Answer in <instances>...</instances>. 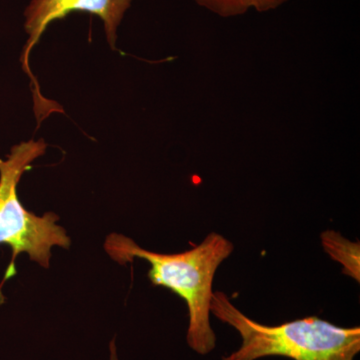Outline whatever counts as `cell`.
<instances>
[{"label":"cell","mask_w":360,"mask_h":360,"mask_svg":"<svg viewBox=\"0 0 360 360\" xmlns=\"http://www.w3.org/2000/svg\"><path fill=\"white\" fill-rule=\"evenodd\" d=\"M104 250L118 264H132L134 258L148 262L151 283L174 291L186 302L188 347L201 355L214 349L217 336L210 326L213 279L219 265L234 250L231 241L221 234L210 232L193 250L165 255L146 250L122 234L111 233L106 238Z\"/></svg>","instance_id":"6da1fadb"},{"label":"cell","mask_w":360,"mask_h":360,"mask_svg":"<svg viewBox=\"0 0 360 360\" xmlns=\"http://www.w3.org/2000/svg\"><path fill=\"white\" fill-rule=\"evenodd\" d=\"M210 314L241 336L236 352L222 360L283 356L292 360H354L360 352V328H340L317 316L270 326L246 316L222 291L212 293Z\"/></svg>","instance_id":"7a4b0ae2"},{"label":"cell","mask_w":360,"mask_h":360,"mask_svg":"<svg viewBox=\"0 0 360 360\" xmlns=\"http://www.w3.org/2000/svg\"><path fill=\"white\" fill-rule=\"evenodd\" d=\"M44 139L20 142L11 149L6 160L0 158V245L13 250V262L7 277L13 276V262L21 252H26L33 262L49 269L53 246L68 250L71 240L66 231L56 224L59 219L53 212L37 217L26 210L18 195V186L23 174L33 161L44 155Z\"/></svg>","instance_id":"3957f363"},{"label":"cell","mask_w":360,"mask_h":360,"mask_svg":"<svg viewBox=\"0 0 360 360\" xmlns=\"http://www.w3.org/2000/svg\"><path fill=\"white\" fill-rule=\"evenodd\" d=\"M134 0H32L25 11V30L27 33L22 54V65L32 82L33 75L28 68V58L32 47L39 42L47 26L53 21L63 20L73 11H82L98 16L103 22L106 41L111 49H116L117 30L124 14Z\"/></svg>","instance_id":"277c9868"},{"label":"cell","mask_w":360,"mask_h":360,"mask_svg":"<svg viewBox=\"0 0 360 360\" xmlns=\"http://www.w3.org/2000/svg\"><path fill=\"white\" fill-rule=\"evenodd\" d=\"M322 246L326 253L335 262L342 264V272L360 281L359 241L352 243L333 231H323L321 236Z\"/></svg>","instance_id":"5b68a950"},{"label":"cell","mask_w":360,"mask_h":360,"mask_svg":"<svg viewBox=\"0 0 360 360\" xmlns=\"http://www.w3.org/2000/svg\"><path fill=\"white\" fill-rule=\"evenodd\" d=\"M200 6L224 18L245 13L250 8L266 11L276 8L286 0H195Z\"/></svg>","instance_id":"8992f818"},{"label":"cell","mask_w":360,"mask_h":360,"mask_svg":"<svg viewBox=\"0 0 360 360\" xmlns=\"http://www.w3.org/2000/svg\"><path fill=\"white\" fill-rule=\"evenodd\" d=\"M110 360H118L117 354H116V345H115V338H113V340H111V342L110 345Z\"/></svg>","instance_id":"52a82bcc"}]
</instances>
